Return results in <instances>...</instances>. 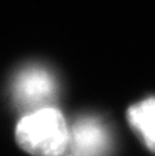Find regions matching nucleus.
I'll use <instances>...</instances> for the list:
<instances>
[{
  "mask_svg": "<svg viewBox=\"0 0 155 156\" xmlns=\"http://www.w3.org/2000/svg\"><path fill=\"white\" fill-rule=\"evenodd\" d=\"M55 82L47 70L40 67H29L16 76L13 85L14 101L26 114L44 107L55 97Z\"/></svg>",
  "mask_w": 155,
  "mask_h": 156,
  "instance_id": "f03ea898",
  "label": "nucleus"
},
{
  "mask_svg": "<svg viewBox=\"0 0 155 156\" xmlns=\"http://www.w3.org/2000/svg\"><path fill=\"white\" fill-rule=\"evenodd\" d=\"M110 134L103 122L93 116L81 118L69 129V147L73 156H106Z\"/></svg>",
  "mask_w": 155,
  "mask_h": 156,
  "instance_id": "7ed1b4c3",
  "label": "nucleus"
},
{
  "mask_svg": "<svg viewBox=\"0 0 155 156\" xmlns=\"http://www.w3.org/2000/svg\"><path fill=\"white\" fill-rule=\"evenodd\" d=\"M15 138L33 156H60L69 147V127L59 110L44 107L19 119Z\"/></svg>",
  "mask_w": 155,
  "mask_h": 156,
  "instance_id": "f257e3e1",
  "label": "nucleus"
},
{
  "mask_svg": "<svg viewBox=\"0 0 155 156\" xmlns=\"http://www.w3.org/2000/svg\"><path fill=\"white\" fill-rule=\"evenodd\" d=\"M71 156H73V155H71Z\"/></svg>",
  "mask_w": 155,
  "mask_h": 156,
  "instance_id": "39448f33",
  "label": "nucleus"
},
{
  "mask_svg": "<svg viewBox=\"0 0 155 156\" xmlns=\"http://www.w3.org/2000/svg\"><path fill=\"white\" fill-rule=\"evenodd\" d=\"M132 129L150 151L155 152V99H147L128 110Z\"/></svg>",
  "mask_w": 155,
  "mask_h": 156,
  "instance_id": "20e7f679",
  "label": "nucleus"
}]
</instances>
